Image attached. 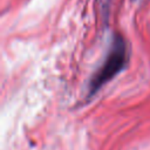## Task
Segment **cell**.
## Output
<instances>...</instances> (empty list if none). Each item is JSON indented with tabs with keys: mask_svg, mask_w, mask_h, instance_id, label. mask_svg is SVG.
Instances as JSON below:
<instances>
[{
	"mask_svg": "<svg viewBox=\"0 0 150 150\" xmlns=\"http://www.w3.org/2000/svg\"><path fill=\"white\" fill-rule=\"evenodd\" d=\"M127 63V46L121 35H115L104 63L94 74L89 83V93L95 94L102 86L112 80Z\"/></svg>",
	"mask_w": 150,
	"mask_h": 150,
	"instance_id": "obj_1",
	"label": "cell"
}]
</instances>
